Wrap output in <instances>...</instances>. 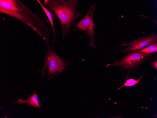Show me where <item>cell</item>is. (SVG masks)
I'll return each mask as SVG.
<instances>
[{"label":"cell","instance_id":"cell-11","mask_svg":"<svg viewBox=\"0 0 157 118\" xmlns=\"http://www.w3.org/2000/svg\"><path fill=\"white\" fill-rule=\"evenodd\" d=\"M152 65L153 67H154L156 70H157V60H155L153 62Z\"/></svg>","mask_w":157,"mask_h":118},{"label":"cell","instance_id":"cell-6","mask_svg":"<svg viewBox=\"0 0 157 118\" xmlns=\"http://www.w3.org/2000/svg\"><path fill=\"white\" fill-rule=\"evenodd\" d=\"M157 42V33H151L144 37L130 42H124L119 46L120 48L126 47L122 51L125 53H129L139 51L151 44Z\"/></svg>","mask_w":157,"mask_h":118},{"label":"cell","instance_id":"cell-2","mask_svg":"<svg viewBox=\"0 0 157 118\" xmlns=\"http://www.w3.org/2000/svg\"><path fill=\"white\" fill-rule=\"evenodd\" d=\"M78 2V0H45L41 3L48 6V9L53 11L59 18L63 40L66 38L75 21L84 16L77 8Z\"/></svg>","mask_w":157,"mask_h":118},{"label":"cell","instance_id":"cell-9","mask_svg":"<svg viewBox=\"0 0 157 118\" xmlns=\"http://www.w3.org/2000/svg\"><path fill=\"white\" fill-rule=\"evenodd\" d=\"M157 52V42L153 43L140 50L134 52L142 53L145 54H149L150 53Z\"/></svg>","mask_w":157,"mask_h":118},{"label":"cell","instance_id":"cell-5","mask_svg":"<svg viewBox=\"0 0 157 118\" xmlns=\"http://www.w3.org/2000/svg\"><path fill=\"white\" fill-rule=\"evenodd\" d=\"M149 55L142 53H130L118 60H114L113 63L107 64L106 67L111 65L119 67L122 72L126 69L130 72L137 69L146 61Z\"/></svg>","mask_w":157,"mask_h":118},{"label":"cell","instance_id":"cell-8","mask_svg":"<svg viewBox=\"0 0 157 118\" xmlns=\"http://www.w3.org/2000/svg\"><path fill=\"white\" fill-rule=\"evenodd\" d=\"M37 1L42 7L44 11L45 12L51 23L53 32V45H54L55 43V37L56 35V33L54 25L53 19L52 17V14L47 10V9L43 6V5L42 4V3L40 2L39 0H37Z\"/></svg>","mask_w":157,"mask_h":118},{"label":"cell","instance_id":"cell-4","mask_svg":"<svg viewBox=\"0 0 157 118\" xmlns=\"http://www.w3.org/2000/svg\"><path fill=\"white\" fill-rule=\"evenodd\" d=\"M96 4L90 5L86 15L80 21L75 22L72 27L74 31H80L88 35L90 38L89 46L93 49L97 48L95 41H97L95 36L94 23V13Z\"/></svg>","mask_w":157,"mask_h":118},{"label":"cell","instance_id":"cell-1","mask_svg":"<svg viewBox=\"0 0 157 118\" xmlns=\"http://www.w3.org/2000/svg\"><path fill=\"white\" fill-rule=\"evenodd\" d=\"M0 11L21 21L35 31L49 45L51 30L43 19L32 12L20 0H0Z\"/></svg>","mask_w":157,"mask_h":118},{"label":"cell","instance_id":"cell-10","mask_svg":"<svg viewBox=\"0 0 157 118\" xmlns=\"http://www.w3.org/2000/svg\"><path fill=\"white\" fill-rule=\"evenodd\" d=\"M143 75V74H142L139 78L137 80H135L133 78L127 79L126 82L124 83V85L118 89V90H119L124 87L133 86L139 83L140 80L142 77Z\"/></svg>","mask_w":157,"mask_h":118},{"label":"cell","instance_id":"cell-7","mask_svg":"<svg viewBox=\"0 0 157 118\" xmlns=\"http://www.w3.org/2000/svg\"><path fill=\"white\" fill-rule=\"evenodd\" d=\"M35 92L36 91L34 90L33 94L29 95L27 98L26 100H22L19 99L18 102L13 103L21 105L26 104V106H32L36 108H40V105L38 99V94L35 93Z\"/></svg>","mask_w":157,"mask_h":118},{"label":"cell","instance_id":"cell-3","mask_svg":"<svg viewBox=\"0 0 157 118\" xmlns=\"http://www.w3.org/2000/svg\"><path fill=\"white\" fill-rule=\"evenodd\" d=\"M72 63L59 56L55 51L53 46L49 45L47 47L43 65L40 71L41 78L45 76L46 70L48 69L47 82L63 72Z\"/></svg>","mask_w":157,"mask_h":118}]
</instances>
